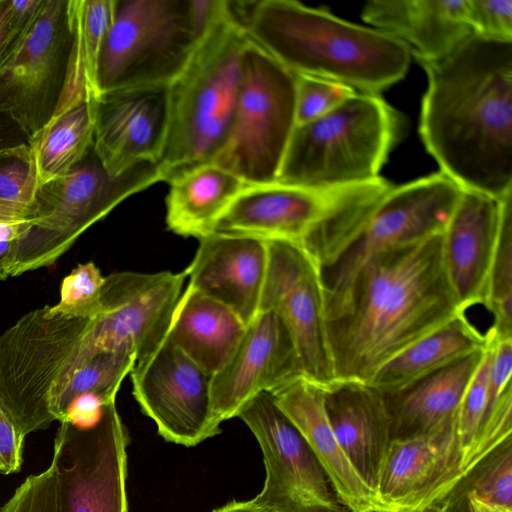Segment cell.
<instances>
[{"instance_id":"1","label":"cell","mask_w":512,"mask_h":512,"mask_svg":"<svg viewBox=\"0 0 512 512\" xmlns=\"http://www.w3.org/2000/svg\"><path fill=\"white\" fill-rule=\"evenodd\" d=\"M422 66L419 133L440 172L495 198L512 191V42L472 34Z\"/></svg>"},{"instance_id":"2","label":"cell","mask_w":512,"mask_h":512,"mask_svg":"<svg viewBox=\"0 0 512 512\" xmlns=\"http://www.w3.org/2000/svg\"><path fill=\"white\" fill-rule=\"evenodd\" d=\"M442 236L389 249L361 270L327 324L336 382L368 384L385 362L463 312L445 271Z\"/></svg>"},{"instance_id":"3","label":"cell","mask_w":512,"mask_h":512,"mask_svg":"<svg viewBox=\"0 0 512 512\" xmlns=\"http://www.w3.org/2000/svg\"><path fill=\"white\" fill-rule=\"evenodd\" d=\"M249 40L294 75L379 94L406 75L412 53L400 40L292 0L232 1Z\"/></svg>"},{"instance_id":"4","label":"cell","mask_w":512,"mask_h":512,"mask_svg":"<svg viewBox=\"0 0 512 512\" xmlns=\"http://www.w3.org/2000/svg\"><path fill=\"white\" fill-rule=\"evenodd\" d=\"M232 16L197 44L167 87V129L157 162L161 181L211 163L222 148L237 106L242 62L250 44Z\"/></svg>"},{"instance_id":"5","label":"cell","mask_w":512,"mask_h":512,"mask_svg":"<svg viewBox=\"0 0 512 512\" xmlns=\"http://www.w3.org/2000/svg\"><path fill=\"white\" fill-rule=\"evenodd\" d=\"M404 129L401 113L378 94L355 92L295 126L276 182L318 190L371 182Z\"/></svg>"},{"instance_id":"6","label":"cell","mask_w":512,"mask_h":512,"mask_svg":"<svg viewBox=\"0 0 512 512\" xmlns=\"http://www.w3.org/2000/svg\"><path fill=\"white\" fill-rule=\"evenodd\" d=\"M90 318L44 306L0 336V401L25 435L56 421L55 407L74 373Z\"/></svg>"},{"instance_id":"7","label":"cell","mask_w":512,"mask_h":512,"mask_svg":"<svg viewBox=\"0 0 512 512\" xmlns=\"http://www.w3.org/2000/svg\"><path fill=\"white\" fill-rule=\"evenodd\" d=\"M157 182L161 177L153 163L111 177L92 147L66 175L39 186L36 219L14 246L9 277L53 265L90 226L129 196Z\"/></svg>"},{"instance_id":"8","label":"cell","mask_w":512,"mask_h":512,"mask_svg":"<svg viewBox=\"0 0 512 512\" xmlns=\"http://www.w3.org/2000/svg\"><path fill=\"white\" fill-rule=\"evenodd\" d=\"M462 188L442 172L379 195L357 222L337 258L321 269L327 321L342 310L357 276L377 255L441 233Z\"/></svg>"},{"instance_id":"9","label":"cell","mask_w":512,"mask_h":512,"mask_svg":"<svg viewBox=\"0 0 512 512\" xmlns=\"http://www.w3.org/2000/svg\"><path fill=\"white\" fill-rule=\"evenodd\" d=\"M198 42L188 0H114L111 25L99 56L98 95L168 87Z\"/></svg>"},{"instance_id":"10","label":"cell","mask_w":512,"mask_h":512,"mask_svg":"<svg viewBox=\"0 0 512 512\" xmlns=\"http://www.w3.org/2000/svg\"><path fill=\"white\" fill-rule=\"evenodd\" d=\"M296 126V76L250 42L229 134L212 163L248 185L277 181Z\"/></svg>"},{"instance_id":"11","label":"cell","mask_w":512,"mask_h":512,"mask_svg":"<svg viewBox=\"0 0 512 512\" xmlns=\"http://www.w3.org/2000/svg\"><path fill=\"white\" fill-rule=\"evenodd\" d=\"M127 444L115 401L91 425L61 421L50 465L58 512H127Z\"/></svg>"},{"instance_id":"12","label":"cell","mask_w":512,"mask_h":512,"mask_svg":"<svg viewBox=\"0 0 512 512\" xmlns=\"http://www.w3.org/2000/svg\"><path fill=\"white\" fill-rule=\"evenodd\" d=\"M72 44L70 0H43L30 27L0 67V111L9 113L29 139L58 109Z\"/></svg>"},{"instance_id":"13","label":"cell","mask_w":512,"mask_h":512,"mask_svg":"<svg viewBox=\"0 0 512 512\" xmlns=\"http://www.w3.org/2000/svg\"><path fill=\"white\" fill-rule=\"evenodd\" d=\"M185 272L123 271L105 277L99 314L89 319L75 372L103 352H128L136 361L166 339Z\"/></svg>"},{"instance_id":"14","label":"cell","mask_w":512,"mask_h":512,"mask_svg":"<svg viewBox=\"0 0 512 512\" xmlns=\"http://www.w3.org/2000/svg\"><path fill=\"white\" fill-rule=\"evenodd\" d=\"M255 436L265 467L262 490L252 500L272 512H346L305 438L270 392L238 413Z\"/></svg>"},{"instance_id":"15","label":"cell","mask_w":512,"mask_h":512,"mask_svg":"<svg viewBox=\"0 0 512 512\" xmlns=\"http://www.w3.org/2000/svg\"><path fill=\"white\" fill-rule=\"evenodd\" d=\"M260 309L275 312L293 340L303 375L325 390L336 383L321 269L297 244L266 241Z\"/></svg>"},{"instance_id":"16","label":"cell","mask_w":512,"mask_h":512,"mask_svg":"<svg viewBox=\"0 0 512 512\" xmlns=\"http://www.w3.org/2000/svg\"><path fill=\"white\" fill-rule=\"evenodd\" d=\"M133 395L168 442L193 447L221 432L215 421L211 376L167 338L130 372Z\"/></svg>"},{"instance_id":"17","label":"cell","mask_w":512,"mask_h":512,"mask_svg":"<svg viewBox=\"0 0 512 512\" xmlns=\"http://www.w3.org/2000/svg\"><path fill=\"white\" fill-rule=\"evenodd\" d=\"M456 423L431 434L392 439L376 489L381 510L425 512L445 503L464 479Z\"/></svg>"},{"instance_id":"18","label":"cell","mask_w":512,"mask_h":512,"mask_svg":"<svg viewBox=\"0 0 512 512\" xmlns=\"http://www.w3.org/2000/svg\"><path fill=\"white\" fill-rule=\"evenodd\" d=\"M304 376L291 335L271 310L259 311L246 326L235 351L211 377L215 421L237 417L240 410L262 392H273Z\"/></svg>"},{"instance_id":"19","label":"cell","mask_w":512,"mask_h":512,"mask_svg":"<svg viewBox=\"0 0 512 512\" xmlns=\"http://www.w3.org/2000/svg\"><path fill=\"white\" fill-rule=\"evenodd\" d=\"M167 129V87L100 93L94 100V151L119 177L143 163L157 165Z\"/></svg>"},{"instance_id":"20","label":"cell","mask_w":512,"mask_h":512,"mask_svg":"<svg viewBox=\"0 0 512 512\" xmlns=\"http://www.w3.org/2000/svg\"><path fill=\"white\" fill-rule=\"evenodd\" d=\"M346 188L318 190L279 182L248 185L220 216L213 233L303 246Z\"/></svg>"},{"instance_id":"21","label":"cell","mask_w":512,"mask_h":512,"mask_svg":"<svg viewBox=\"0 0 512 512\" xmlns=\"http://www.w3.org/2000/svg\"><path fill=\"white\" fill-rule=\"evenodd\" d=\"M500 199L462 189L443 231L445 271L463 312L484 303L500 229Z\"/></svg>"},{"instance_id":"22","label":"cell","mask_w":512,"mask_h":512,"mask_svg":"<svg viewBox=\"0 0 512 512\" xmlns=\"http://www.w3.org/2000/svg\"><path fill=\"white\" fill-rule=\"evenodd\" d=\"M184 270L188 285L230 308L248 325L258 314L268 248L261 239L211 233Z\"/></svg>"},{"instance_id":"23","label":"cell","mask_w":512,"mask_h":512,"mask_svg":"<svg viewBox=\"0 0 512 512\" xmlns=\"http://www.w3.org/2000/svg\"><path fill=\"white\" fill-rule=\"evenodd\" d=\"M271 394L307 441L347 511L381 510L376 493L357 474L333 433L326 412L325 389L300 376Z\"/></svg>"},{"instance_id":"24","label":"cell","mask_w":512,"mask_h":512,"mask_svg":"<svg viewBox=\"0 0 512 512\" xmlns=\"http://www.w3.org/2000/svg\"><path fill=\"white\" fill-rule=\"evenodd\" d=\"M325 391L333 433L357 474L376 493L392 440V420L384 396L358 382H336Z\"/></svg>"},{"instance_id":"25","label":"cell","mask_w":512,"mask_h":512,"mask_svg":"<svg viewBox=\"0 0 512 512\" xmlns=\"http://www.w3.org/2000/svg\"><path fill=\"white\" fill-rule=\"evenodd\" d=\"M361 17L405 43L421 65L447 57L473 34L465 0H372Z\"/></svg>"},{"instance_id":"26","label":"cell","mask_w":512,"mask_h":512,"mask_svg":"<svg viewBox=\"0 0 512 512\" xmlns=\"http://www.w3.org/2000/svg\"><path fill=\"white\" fill-rule=\"evenodd\" d=\"M485 348L423 378L404 391L383 394L392 420V439L431 434L453 426L465 389Z\"/></svg>"},{"instance_id":"27","label":"cell","mask_w":512,"mask_h":512,"mask_svg":"<svg viewBox=\"0 0 512 512\" xmlns=\"http://www.w3.org/2000/svg\"><path fill=\"white\" fill-rule=\"evenodd\" d=\"M246 326L230 308L188 285L166 338L212 377L229 360Z\"/></svg>"},{"instance_id":"28","label":"cell","mask_w":512,"mask_h":512,"mask_svg":"<svg viewBox=\"0 0 512 512\" xmlns=\"http://www.w3.org/2000/svg\"><path fill=\"white\" fill-rule=\"evenodd\" d=\"M486 345L485 334L462 312L385 362L367 385L382 394L399 393Z\"/></svg>"},{"instance_id":"29","label":"cell","mask_w":512,"mask_h":512,"mask_svg":"<svg viewBox=\"0 0 512 512\" xmlns=\"http://www.w3.org/2000/svg\"><path fill=\"white\" fill-rule=\"evenodd\" d=\"M168 183V229L180 236L197 239L213 233L220 216L248 186L212 162L186 170Z\"/></svg>"},{"instance_id":"30","label":"cell","mask_w":512,"mask_h":512,"mask_svg":"<svg viewBox=\"0 0 512 512\" xmlns=\"http://www.w3.org/2000/svg\"><path fill=\"white\" fill-rule=\"evenodd\" d=\"M73 44L65 89L54 116L75 103L98 96L97 69L111 25L114 0H70Z\"/></svg>"},{"instance_id":"31","label":"cell","mask_w":512,"mask_h":512,"mask_svg":"<svg viewBox=\"0 0 512 512\" xmlns=\"http://www.w3.org/2000/svg\"><path fill=\"white\" fill-rule=\"evenodd\" d=\"M94 100L75 103L30 139L39 186L66 175L92 149Z\"/></svg>"},{"instance_id":"32","label":"cell","mask_w":512,"mask_h":512,"mask_svg":"<svg viewBox=\"0 0 512 512\" xmlns=\"http://www.w3.org/2000/svg\"><path fill=\"white\" fill-rule=\"evenodd\" d=\"M501 220L483 305L493 315L489 328L498 338L512 337V191L500 199Z\"/></svg>"},{"instance_id":"33","label":"cell","mask_w":512,"mask_h":512,"mask_svg":"<svg viewBox=\"0 0 512 512\" xmlns=\"http://www.w3.org/2000/svg\"><path fill=\"white\" fill-rule=\"evenodd\" d=\"M135 363V355L122 351L103 352L92 357L73 374L58 399L56 420L63 421L73 400L84 394H95L105 402L115 401L122 381Z\"/></svg>"},{"instance_id":"34","label":"cell","mask_w":512,"mask_h":512,"mask_svg":"<svg viewBox=\"0 0 512 512\" xmlns=\"http://www.w3.org/2000/svg\"><path fill=\"white\" fill-rule=\"evenodd\" d=\"M458 488L490 506L512 509V438L477 464Z\"/></svg>"},{"instance_id":"35","label":"cell","mask_w":512,"mask_h":512,"mask_svg":"<svg viewBox=\"0 0 512 512\" xmlns=\"http://www.w3.org/2000/svg\"><path fill=\"white\" fill-rule=\"evenodd\" d=\"M485 336L486 348L465 389L456 416V433L462 451L461 469L464 478L465 467L477 442L487 409L492 346L490 338L486 334Z\"/></svg>"},{"instance_id":"36","label":"cell","mask_w":512,"mask_h":512,"mask_svg":"<svg viewBox=\"0 0 512 512\" xmlns=\"http://www.w3.org/2000/svg\"><path fill=\"white\" fill-rule=\"evenodd\" d=\"M105 277L94 262L79 264L63 280L56 312L71 317L94 318L101 309Z\"/></svg>"},{"instance_id":"37","label":"cell","mask_w":512,"mask_h":512,"mask_svg":"<svg viewBox=\"0 0 512 512\" xmlns=\"http://www.w3.org/2000/svg\"><path fill=\"white\" fill-rule=\"evenodd\" d=\"M38 188L36 163L30 144L0 150V200L35 207Z\"/></svg>"},{"instance_id":"38","label":"cell","mask_w":512,"mask_h":512,"mask_svg":"<svg viewBox=\"0 0 512 512\" xmlns=\"http://www.w3.org/2000/svg\"><path fill=\"white\" fill-rule=\"evenodd\" d=\"M296 76V125L332 110L356 91L343 84L305 75Z\"/></svg>"},{"instance_id":"39","label":"cell","mask_w":512,"mask_h":512,"mask_svg":"<svg viewBox=\"0 0 512 512\" xmlns=\"http://www.w3.org/2000/svg\"><path fill=\"white\" fill-rule=\"evenodd\" d=\"M465 15L473 34L512 42V0H465Z\"/></svg>"},{"instance_id":"40","label":"cell","mask_w":512,"mask_h":512,"mask_svg":"<svg viewBox=\"0 0 512 512\" xmlns=\"http://www.w3.org/2000/svg\"><path fill=\"white\" fill-rule=\"evenodd\" d=\"M1 512H58L52 468L29 475L2 506Z\"/></svg>"},{"instance_id":"41","label":"cell","mask_w":512,"mask_h":512,"mask_svg":"<svg viewBox=\"0 0 512 512\" xmlns=\"http://www.w3.org/2000/svg\"><path fill=\"white\" fill-rule=\"evenodd\" d=\"M41 0H0V67L36 17Z\"/></svg>"},{"instance_id":"42","label":"cell","mask_w":512,"mask_h":512,"mask_svg":"<svg viewBox=\"0 0 512 512\" xmlns=\"http://www.w3.org/2000/svg\"><path fill=\"white\" fill-rule=\"evenodd\" d=\"M25 437L0 401V474L10 475L20 471Z\"/></svg>"},{"instance_id":"43","label":"cell","mask_w":512,"mask_h":512,"mask_svg":"<svg viewBox=\"0 0 512 512\" xmlns=\"http://www.w3.org/2000/svg\"><path fill=\"white\" fill-rule=\"evenodd\" d=\"M33 219L0 221V280L9 277V267L14 246Z\"/></svg>"},{"instance_id":"44","label":"cell","mask_w":512,"mask_h":512,"mask_svg":"<svg viewBox=\"0 0 512 512\" xmlns=\"http://www.w3.org/2000/svg\"><path fill=\"white\" fill-rule=\"evenodd\" d=\"M23 144H30L28 135L9 113L0 111V150Z\"/></svg>"},{"instance_id":"45","label":"cell","mask_w":512,"mask_h":512,"mask_svg":"<svg viewBox=\"0 0 512 512\" xmlns=\"http://www.w3.org/2000/svg\"><path fill=\"white\" fill-rule=\"evenodd\" d=\"M36 219V208L24 204L0 200V221Z\"/></svg>"},{"instance_id":"46","label":"cell","mask_w":512,"mask_h":512,"mask_svg":"<svg viewBox=\"0 0 512 512\" xmlns=\"http://www.w3.org/2000/svg\"><path fill=\"white\" fill-rule=\"evenodd\" d=\"M212 512H272L256 504L252 499L248 501H232Z\"/></svg>"},{"instance_id":"47","label":"cell","mask_w":512,"mask_h":512,"mask_svg":"<svg viewBox=\"0 0 512 512\" xmlns=\"http://www.w3.org/2000/svg\"><path fill=\"white\" fill-rule=\"evenodd\" d=\"M465 498L468 512H512V509L490 506L470 495Z\"/></svg>"},{"instance_id":"48","label":"cell","mask_w":512,"mask_h":512,"mask_svg":"<svg viewBox=\"0 0 512 512\" xmlns=\"http://www.w3.org/2000/svg\"><path fill=\"white\" fill-rule=\"evenodd\" d=\"M369 512H390V511L377 509V510H372V511H369ZM425 512H448V509H447V506L445 504H443V505H440L438 507H434V508H432L430 510H427Z\"/></svg>"},{"instance_id":"49","label":"cell","mask_w":512,"mask_h":512,"mask_svg":"<svg viewBox=\"0 0 512 512\" xmlns=\"http://www.w3.org/2000/svg\"><path fill=\"white\" fill-rule=\"evenodd\" d=\"M1 509H2V507L0 506V512H1Z\"/></svg>"}]
</instances>
